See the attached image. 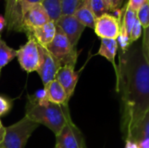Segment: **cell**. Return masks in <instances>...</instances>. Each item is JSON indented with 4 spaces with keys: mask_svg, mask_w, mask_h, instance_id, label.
Returning a JSON list of instances; mask_svg holds the SVG:
<instances>
[{
    "mask_svg": "<svg viewBox=\"0 0 149 148\" xmlns=\"http://www.w3.org/2000/svg\"><path fill=\"white\" fill-rule=\"evenodd\" d=\"M120 23L117 17L106 13L96 18L93 30L101 39H117L120 34Z\"/></svg>",
    "mask_w": 149,
    "mask_h": 148,
    "instance_id": "8",
    "label": "cell"
},
{
    "mask_svg": "<svg viewBox=\"0 0 149 148\" xmlns=\"http://www.w3.org/2000/svg\"><path fill=\"white\" fill-rule=\"evenodd\" d=\"M141 33H142V26H141L139 19L137 18L134 24V26H133V28H132V30H131L130 35H129L132 44L134 43L135 41H137L141 38Z\"/></svg>",
    "mask_w": 149,
    "mask_h": 148,
    "instance_id": "23",
    "label": "cell"
},
{
    "mask_svg": "<svg viewBox=\"0 0 149 148\" xmlns=\"http://www.w3.org/2000/svg\"><path fill=\"white\" fill-rule=\"evenodd\" d=\"M55 24L65 33L72 46L77 47L86 26L74 15H62Z\"/></svg>",
    "mask_w": 149,
    "mask_h": 148,
    "instance_id": "9",
    "label": "cell"
},
{
    "mask_svg": "<svg viewBox=\"0 0 149 148\" xmlns=\"http://www.w3.org/2000/svg\"><path fill=\"white\" fill-rule=\"evenodd\" d=\"M23 0H5V14L6 27L8 31L17 32H24L23 28V14L21 4Z\"/></svg>",
    "mask_w": 149,
    "mask_h": 148,
    "instance_id": "11",
    "label": "cell"
},
{
    "mask_svg": "<svg viewBox=\"0 0 149 148\" xmlns=\"http://www.w3.org/2000/svg\"><path fill=\"white\" fill-rule=\"evenodd\" d=\"M43 0H23L22 4H21V10H22V14L24 17V14L27 11L28 9H30L31 6L38 4V3H41Z\"/></svg>",
    "mask_w": 149,
    "mask_h": 148,
    "instance_id": "26",
    "label": "cell"
},
{
    "mask_svg": "<svg viewBox=\"0 0 149 148\" xmlns=\"http://www.w3.org/2000/svg\"><path fill=\"white\" fill-rule=\"evenodd\" d=\"M41 4L45 10L51 21L56 23L63 15L61 0H43Z\"/></svg>",
    "mask_w": 149,
    "mask_h": 148,
    "instance_id": "18",
    "label": "cell"
},
{
    "mask_svg": "<svg viewBox=\"0 0 149 148\" xmlns=\"http://www.w3.org/2000/svg\"><path fill=\"white\" fill-rule=\"evenodd\" d=\"M16 58L20 67L27 73L37 72L39 66V51L38 44L33 37H28V41L17 51Z\"/></svg>",
    "mask_w": 149,
    "mask_h": 148,
    "instance_id": "5",
    "label": "cell"
},
{
    "mask_svg": "<svg viewBox=\"0 0 149 148\" xmlns=\"http://www.w3.org/2000/svg\"><path fill=\"white\" fill-rule=\"evenodd\" d=\"M56 24L53 21H49L44 25L35 28L27 37H33L39 45L46 48L52 42L56 35Z\"/></svg>",
    "mask_w": 149,
    "mask_h": 148,
    "instance_id": "13",
    "label": "cell"
},
{
    "mask_svg": "<svg viewBox=\"0 0 149 148\" xmlns=\"http://www.w3.org/2000/svg\"><path fill=\"white\" fill-rule=\"evenodd\" d=\"M106 2L110 9V11L116 12L120 8L123 0H106Z\"/></svg>",
    "mask_w": 149,
    "mask_h": 148,
    "instance_id": "28",
    "label": "cell"
},
{
    "mask_svg": "<svg viewBox=\"0 0 149 148\" xmlns=\"http://www.w3.org/2000/svg\"><path fill=\"white\" fill-rule=\"evenodd\" d=\"M137 18L139 19L143 29L149 26V0H148L137 11Z\"/></svg>",
    "mask_w": 149,
    "mask_h": 148,
    "instance_id": "22",
    "label": "cell"
},
{
    "mask_svg": "<svg viewBox=\"0 0 149 148\" xmlns=\"http://www.w3.org/2000/svg\"><path fill=\"white\" fill-rule=\"evenodd\" d=\"M4 132H5V127L3 126L1 120H0V143L3 141V137H4Z\"/></svg>",
    "mask_w": 149,
    "mask_h": 148,
    "instance_id": "31",
    "label": "cell"
},
{
    "mask_svg": "<svg viewBox=\"0 0 149 148\" xmlns=\"http://www.w3.org/2000/svg\"><path fill=\"white\" fill-rule=\"evenodd\" d=\"M148 0H128L127 2V6L133 10L134 11L137 12L138 10L147 2Z\"/></svg>",
    "mask_w": 149,
    "mask_h": 148,
    "instance_id": "27",
    "label": "cell"
},
{
    "mask_svg": "<svg viewBox=\"0 0 149 148\" xmlns=\"http://www.w3.org/2000/svg\"><path fill=\"white\" fill-rule=\"evenodd\" d=\"M116 91L121 99V132L126 140L149 111V63L141 45L120 51Z\"/></svg>",
    "mask_w": 149,
    "mask_h": 148,
    "instance_id": "1",
    "label": "cell"
},
{
    "mask_svg": "<svg viewBox=\"0 0 149 148\" xmlns=\"http://www.w3.org/2000/svg\"><path fill=\"white\" fill-rule=\"evenodd\" d=\"M39 66L37 70L44 86L55 79L58 71L62 67L60 63L47 51L46 48L38 44Z\"/></svg>",
    "mask_w": 149,
    "mask_h": 148,
    "instance_id": "6",
    "label": "cell"
},
{
    "mask_svg": "<svg viewBox=\"0 0 149 148\" xmlns=\"http://www.w3.org/2000/svg\"><path fill=\"white\" fill-rule=\"evenodd\" d=\"M12 106V102L8 98L0 96V117L8 113Z\"/></svg>",
    "mask_w": 149,
    "mask_h": 148,
    "instance_id": "24",
    "label": "cell"
},
{
    "mask_svg": "<svg viewBox=\"0 0 149 148\" xmlns=\"http://www.w3.org/2000/svg\"><path fill=\"white\" fill-rule=\"evenodd\" d=\"M51 21L45 10L41 3L31 6L24 14L23 17V28L24 32L29 36L31 31L38 27H40Z\"/></svg>",
    "mask_w": 149,
    "mask_h": 148,
    "instance_id": "10",
    "label": "cell"
},
{
    "mask_svg": "<svg viewBox=\"0 0 149 148\" xmlns=\"http://www.w3.org/2000/svg\"><path fill=\"white\" fill-rule=\"evenodd\" d=\"M139 143L142 140H149V111L132 132L129 139Z\"/></svg>",
    "mask_w": 149,
    "mask_h": 148,
    "instance_id": "17",
    "label": "cell"
},
{
    "mask_svg": "<svg viewBox=\"0 0 149 148\" xmlns=\"http://www.w3.org/2000/svg\"><path fill=\"white\" fill-rule=\"evenodd\" d=\"M56 27V35L52 42L46 47V49L60 63L62 66H75L79 56L77 48L72 46L61 29L57 25Z\"/></svg>",
    "mask_w": 149,
    "mask_h": 148,
    "instance_id": "4",
    "label": "cell"
},
{
    "mask_svg": "<svg viewBox=\"0 0 149 148\" xmlns=\"http://www.w3.org/2000/svg\"><path fill=\"white\" fill-rule=\"evenodd\" d=\"M79 77V72H75V66L72 65L62 66L56 74L55 79L63 86L69 100L74 93Z\"/></svg>",
    "mask_w": 149,
    "mask_h": 148,
    "instance_id": "12",
    "label": "cell"
},
{
    "mask_svg": "<svg viewBox=\"0 0 149 148\" xmlns=\"http://www.w3.org/2000/svg\"><path fill=\"white\" fill-rule=\"evenodd\" d=\"M91 6L96 17H99L101 15L110 11L106 0H91Z\"/></svg>",
    "mask_w": 149,
    "mask_h": 148,
    "instance_id": "21",
    "label": "cell"
},
{
    "mask_svg": "<svg viewBox=\"0 0 149 148\" xmlns=\"http://www.w3.org/2000/svg\"><path fill=\"white\" fill-rule=\"evenodd\" d=\"M38 126V124L24 116L17 123L5 127L0 148H24L28 140Z\"/></svg>",
    "mask_w": 149,
    "mask_h": 148,
    "instance_id": "3",
    "label": "cell"
},
{
    "mask_svg": "<svg viewBox=\"0 0 149 148\" xmlns=\"http://www.w3.org/2000/svg\"><path fill=\"white\" fill-rule=\"evenodd\" d=\"M125 148H140L138 144L132 140H126Z\"/></svg>",
    "mask_w": 149,
    "mask_h": 148,
    "instance_id": "29",
    "label": "cell"
},
{
    "mask_svg": "<svg viewBox=\"0 0 149 148\" xmlns=\"http://www.w3.org/2000/svg\"><path fill=\"white\" fill-rule=\"evenodd\" d=\"M45 99L50 102L59 104V105H68L69 99L67 94L63 88V86L56 80H52L44 86Z\"/></svg>",
    "mask_w": 149,
    "mask_h": 148,
    "instance_id": "14",
    "label": "cell"
},
{
    "mask_svg": "<svg viewBox=\"0 0 149 148\" xmlns=\"http://www.w3.org/2000/svg\"><path fill=\"white\" fill-rule=\"evenodd\" d=\"M54 148H58V147H56V146H55V147H54Z\"/></svg>",
    "mask_w": 149,
    "mask_h": 148,
    "instance_id": "32",
    "label": "cell"
},
{
    "mask_svg": "<svg viewBox=\"0 0 149 148\" xmlns=\"http://www.w3.org/2000/svg\"><path fill=\"white\" fill-rule=\"evenodd\" d=\"M55 137V146L58 148H86L83 134L72 120H70Z\"/></svg>",
    "mask_w": 149,
    "mask_h": 148,
    "instance_id": "7",
    "label": "cell"
},
{
    "mask_svg": "<svg viewBox=\"0 0 149 148\" xmlns=\"http://www.w3.org/2000/svg\"><path fill=\"white\" fill-rule=\"evenodd\" d=\"M118 48H119V44H118L117 39L102 38L100 49L97 52L98 55L104 57L109 62L112 63L115 71V75L117 74V72H118V66H117V64L115 63V56H116Z\"/></svg>",
    "mask_w": 149,
    "mask_h": 148,
    "instance_id": "15",
    "label": "cell"
},
{
    "mask_svg": "<svg viewBox=\"0 0 149 148\" xmlns=\"http://www.w3.org/2000/svg\"><path fill=\"white\" fill-rule=\"evenodd\" d=\"M4 27H6L5 18H4L3 16H1L0 15V35H1V32L3 31V30L4 29Z\"/></svg>",
    "mask_w": 149,
    "mask_h": 148,
    "instance_id": "30",
    "label": "cell"
},
{
    "mask_svg": "<svg viewBox=\"0 0 149 148\" xmlns=\"http://www.w3.org/2000/svg\"><path fill=\"white\" fill-rule=\"evenodd\" d=\"M141 48L146 59L149 63V26L147 29H144V36H143Z\"/></svg>",
    "mask_w": 149,
    "mask_h": 148,
    "instance_id": "25",
    "label": "cell"
},
{
    "mask_svg": "<svg viewBox=\"0 0 149 148\" xmlns=\"http://www.w3.org/2000/svg\"><path fill=\"white\" fill-rule=\"evenodd\" d=\"M25 117L31 121L49 128L57 136L65 126L72 120L68 105H59L45 99V91L28 95Z\"/></svg>",
    "mask_w": 149,
    "mask_h": 148,
    "instance_id": "2",
    "label": "cell"
},
{
    "mask_svg": "<svg viewBox=\"0 0 149 148\" xmlns=\"http://www.w3.org/2000/svg\"><path fill=\"white\" fill-rule=\"evenodd\" d=\"M83 0H61L63 15H73L81 5Z\"/></svg>",
    "mask_w": 149,
    "mask_h": 148,
    "instance_id": "20",
    "label": "cell"
},
{
    "mask_svg": "<svg viewBox=\"0 0 149 148\" xmlns=\"http://www.w3.org/2000/svg\"><path fill=\"white\" fill-rule=\"evenodd\" d=\"M73 15L86 27L94 29L95 21L97 17L92 10L91 0H83L81 5L79 7V9L75 11Z\"/></svg>",
    "mask_w": 149,
    "mask_h": 148,
    "instance_id": "16",
    "label": "cell"
},
{
    "mask_svg": "<svg viewBox=\"0 0 149 148\" xmlns=\"http://www.w3.org/2000/svg\"><path fill=\"white\" fill-rule=\"evenodd\" d=\"M16 57L17 51L8 46L0 36V74L3 67L7 65Z\"/></svg>",
    "mask_w": 149,
    "mask_h": 148,
    "instance_id": "19",
    "label": "cell"
}]
</instances>
